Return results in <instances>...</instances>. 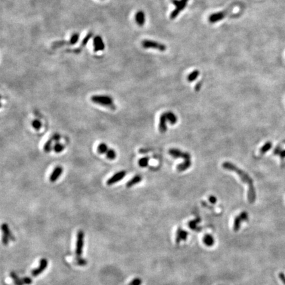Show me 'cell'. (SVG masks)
<instances>
[{"instance_id":"1","label":"cell","mask_w":285,"mask_h":285,"mask_svg":"<svg viewBox=\"0 0 285 285\" xmlns=\"http://www.w3.org/2000/svg\"><path fill=\"white\" fill-rule=\"evenodd\" d=\"M223 168L228 170L230 171H233L236 172V174L239 176L241 180L244 183H246L248 185V192H247V198H248V201L250 203H253L255 202L256 198V193L255 188L253 186V179L250 177L248 174H247L245 172H244L242 170L239 168L236 167L235 165L230 163L228 162H225L222 164Z\"/></svg>"},{"instance_id":"2","label":"cell","mask_w":285,"mask_h":285,"mask_svg":"<svg viewBox=\"0 0 285 285\" xmlns=\"http://www.w3.org/2000/svg\"><path fill=\"white\" fill-rule=\"evenodd\" d=\"M90 100L94 104H99L101 106L110 108H113V109L115 108L113 98L109 96H107V95H93L91 97Z\"/></svg>"},{"instance_id":"3","label":"cell","mask_w":285,"mask_h":285,"mask_svg":"<svg viewBox=\"0 0 285 285\" xmlns=\"http://www.w3.org/2000/svg\"><path fill=\"white\" fill-rule=\"evenodd\" d=\"M79 39V34L75 32L71 36V38L68 41H66V40H60V41H56L54 42L52 44V48H57L62 47L63 46H66V45H68V46H71V45H74L78 42V40Z\"/></svg>"},{"instance_id":"4","label":"cell","mask_w":285,"mask_h":285,"mask_svg":"<svg viewBox=\"0 0 285 285\" xmlns=\"http://www.w3.org/2000/svg\"><path fill=\"white\" fill-rule=\"evenodd\" d=\"M141 45L144 48L156 49L159 51H161V52H164V51L166 50V46L163 44L150 40H145L143 41H142Z\"/></svg>"},{"instance_id":"5","label":"cell","mask_w":285,"mask_h":285,"mask_svg":"<svg viewBox=\"0 0 285 285\" xmlns=\"http://www.w3.org/2000/svg\"><path fill=\"white\" fill-rule=\"evenodd\" d=\"M84 232L83 230H79L77 236L75 256L76 258H81V254L83 252V247L84 244Z\"/></svg>"},{"instance_id":"6","label":"cell","mask_w":285,"mask_h":285,"mask_svg":"<svg viewBox=\"0 0 285 285\" xmlns=\"http://www.w3.org/2000/svg\"><path fill=\"white\" fill-rule=\"evenodd\" d=\"M125 175H126V172L125 170H121L120 172H118L112 176V177L108 178V179L106 181V184L108 185H112L114 184H116V183L122 180L125 176Z\"/></svg>"},{"instance_id":"7","label":"cell","mask_w":285,"mask_h":285,"mask_svg":"<svg viewBox=\"0 0 285 285\" xmlns=\"http://www.w3.org/2000/svg\"><path fill=\"white\" fill-rule=\"evenodd\" d=\"M169 154L174 158L182 157L185 161H191V155L188 152H183L176 149H171L169 150Z\"/></svg>"},{"instance_id":"8","label":"cell","mask_w":285,"mask_h":285,"mask_svg":"<svg viewBox=\"0 0 285 285\" xmlns=\"http://www.w3.org/2000/svg\"><path fill=\"white\" fill-rule=\"evenodd\" d=\"M248 219V216H247V213L246 212H242L240 214V215L236 217L234 220V231H238L240 229L241 222L242 221H245Z\"/></svg>"},{"instance_id":"9","label":"cell","mask_w":285,"mask_h":285,"mask_svg":"<svg viewBox=\"0 0 285 285\" xmlns=\"http://www.w3.org/2000/svg\"><path fill=\"white\" fill-rule=\"evenodd\" d=\"M48 266V261L45 258H42L40 261V264L38 268L34 269L32 272L31 274L33 277L38 276L40 273H42L45 270L46 268Z\"/></svg>"},{"instance_id":"10","label":"cell","mask_w":285,"mask_h":285,"mask_svg":"<svg viewBox=\"0 0 285 285\" xmlns=\"http://www.w3.org/2000/svg\"><path fill=\"white\" fill-rule=\"evenodd\" d=\"M93 42L94 52H98V51H103L104 50L105 46L101 36L98 35L95 36Z\"/></svg>"},{"instance_id":"11","label":"cell","mask_w":285,"mask_h":285,"mask_svg":"<svg viewBox=\"0 0 285 285\" xmlns=\"http://www.w3.org/2000/svg\"><path fill=\"white\" fill-rule=\"evenodd\" d=\"M63 172V168L62 166H56V167L54 169L52 172L51 173L50 176V181L51 182H56L57 179L60 178L61 175L62 174Z\"/></svg>"},{"instance_id":"12","label":"cell","mask_w":285,"mask_h":285,"mask_svg":"<svg viewBox=\"0 0 285 285\" xmlns=\"http://www.w3.org/2000/svg\"><path fill=\"white\" fill-rule=\"evenodd\" d=\"M227 10L225 11H220L218 13H213V14L211 15L209 17V21L210 23H215L216 22H218L220 20L223 19L225 17V16L227 13Z\"/></svg>"},{"instance_id":"13","label":"cell","mask_w":285,"mask_h":285,"mask_svg":"<svg viewBox=\"0 0 285 285\" xmlns=\"http://www.w3.org/2000/svg\"><path fill=\"white\" fill-rule=\"evenodd\" d=\"M93 36V32L90 31V32H89V33H88L87 35V36L83 38L82 42H81V44L80 47L78 48H76V49L73 50V52L75 53V54H79V53L81 52V50H83V48L87 45V44L88 43V42L89 41V40H90L91 38H92Z\"/></svg>"},{"instance_id":"14","label":"cell","mask_w":285,"mask_h":285,"mask_svg":"<svg viewBox=\"0 0 285 285\" xmlns=\"http://www.w3.org/2000/svg\"><path fill=\"white\" fill-rule=\"evenodd\" d=\"M166 120H167V116L166 112L162 114L160 118V123H159V131L161 133H164L166 131Z\"/></svg>"},{"instance_id":"15","label":"cell","mask_w":285,"mask_h":285,"mask_svg":"<svg viewBox=\"0 0 285 285\" xmlns=\"http://www.w3.org/2000/svg\"><path fill=\"white\" fill-rule=\"evenodd\" d=\"M135 21H136L137 24L140 26H143L145 25V13L142 11H139L138 12L136 13L135 14Z\"/></svg>"},{"instance_id":"16","label":"cell","mask_w":285,"mask_h":285,"mask_svg":"<svg viewBox=\"0 0 285 285\" xmlns=\"http://www.w3.org/2000/svg\"><path fill=\"white\" fill-rule=\"evenodd\" d=\"M2 230L3 231V235H5L7 237H8L12 241L15 240L14 236L13 235V234L11 233V230H9V226H8V225H7V224H3V225H2Z\"/></svg>"},{"instance_id":"17","label":"cell","mask_w":285,"mask_h":285,"mask_svg":"<svg viewBox=\"0 0 285 285\" xmlns=\"http://www.w3.org/2000/svg\"><path fill=\"white\" fill-rule=\"evenodd\" d=\"M188 236V232L183 230L182 229H178L177 234H176V242L177 244H179L182 240H185Z\"/></svg>"},{"instance_id":"18","label":"cell","mask_w":285,"mask_h":285,"mask_svg":"<svg viewBox=\"0 0 285 285\" xmlns=\"http://www.w3.org/2000/svg\"><path fill=\"white\" fill-rule=\"evenodd\" d=\"M142 180V177L139 175H137L135 176L133 178H132L131 179H130L126 184V187L130 188L133 187L135 184H139V183L141 182Z\"/></svg>"},{"instance_id":"19","label":"cell","mask_w":285,"mask_h":285,"mask_svg":"<svg viewBox=\"0 0 285 285\" xmlns=\"http://www.w3.org/2000/svg\"><path fill=\"white\" fill-rule=\"evenodd\" d=\"M171 1L173 4L176 7V8L182 11L186 7L188 0H171Z\"/></svg>"},{"instance_id":"20","label":"cell","mask_w":285,"mask_h":285,"mask_svg":"<svg viewBox=\"0 0 285 285\" xmlns=\"http://www.w3.org/2000/svg\"><path fill=\"white\" fill-rule=\"evenodd\" d=\"M191 164V161H185L183 163L178 165L177 167H176V169H177L178 172H183L185 170H187L189 167H190Z\"/></svg>"},{"instance_id":"21","label":"cell","mask_w":285,"mask_h":285,"mask_svg":"<svg viewBox=\"0 0 285 285\" xmlns=\"http://www.w3.org/2000/svg\"><path fill=\"white\" fill-rule=\"evenodd\" d=\"M108 150H109V148H108L107 145L104 143V142H101L97 147V152L99 154L106 155Z\"/></svg>"},{"instance_id":"22","label":"cell","mask_w":285,"mask_h":285,"mask_svg":"<svg viewBox=\"0 0 285 285\" xmlns=\"http://www.w3.org/2000/svg\"><path fill=\"white\" fill-rule=\"evenodd\" d=\"M203 242L207 246L211 247L214 245L215 243V240H214L213 237L210 234H207L203 238Z\"/></svg>"},{"instance_id":"23","label":"cell","mask_w":285,"mask_h":285,"mask_svg":"<svg viewBox=\"0 0 285 285\" xmlns=\"http://www.w3.org/2000/svg\"><path fill=\"white\" fill-rule=\"evenodd\" d=\"M166 116H167V120L169 121L170 123L171 124H175L177 122V117L174 114H173L171 112H166Z\"/></svg>"},{"instance_id":"24","label":"cell","mask_w":285,"mask_h":285,"mask_svg":"<svg viewBox=\"0 0 285 285\" xmlns=\"http://www.w3.org/2000/svg\"><path fill=\"white\" fill-rule=\"evenodd\" d=\"M10 276H11V277L13 279V281H14V283L16 285H23L24 284L23 280H22V279H20V278L17 276V274L15 273L11 272V273H10Z\"/></svg>"},{"instance_id":"25","label":"cell","mask_w":285,"mask_h":285,"mask_svg":"<svg viewBox=\"0 0 285 285\" xmlns=\"http://www.w3.org/2000/svg\"><path fill=\"white\" fill-rule=\"evenodd\" d=\"M53 139H51L48 140L46 143L44 145V151L46 152H50L52 149H53L52 147V142H53Z\"/></svg>"},{"instance_id":"26","label":"cell","mask_w":285,"mask_h":285,"mask_svg":"<svg viewBox=\"0 0 285 285\" xmlns=\"http://www.w3.org/2000/svg\"><path fill=\"white\" fill-rule=\"evenodd\" d=\"M106 156V157L108 159H109V160H111V161H114L115 160V159H116V152H115L114 150H113V149H109V150L108 151V152H106V154L105 155Z\"/></svg>"},{"instance_id":"27","label":"cell","mask_w":285,"mask_h":285,"mask_svg":"<svg viewBox=\"0 0 285 285\" xmlns=\"http://www.w3.org/2000/svg\"><path fill=\"white\" fill-rule=\"evenodd\" d=\"M199 75V71L198 70H195L190 73L188 76V81L189 82H192L195 81Z\"/></svg>"},{"instance_id":"28","label":"cell","mask_w":285,"mask_h":285,"mask_svg":"<svg viewBox=\"0 0 285 285\" xmlns=\"http://www.w3.org/2000/svg\"><path fill=\"white\" fill-rule=\"evenodd\" d=\"M271 147H272V143H271V142H267L265 144V145L263 146L262 148L261 149L260 152L261 154H265L266 152L270 150Z\"/></svg>"},{"instance_id":"29","label":"cell","mask_w":285,"mask_h":285,"mask_svg":"<svg viewBox=\"0 0 285 285\" xmlns=\"http://www.w3.org/2000/svg\"><path fill=\"white\" fill-rule=\"evenodd\" d=\"M149 161V157H143V158H141V159H139V161L138 163H139V165L140 167L145 168V167H147V166H148Z\"/></svg>"},{"instance_id":"30","label":"cell","mask_w":285,"mask_h":285,"mask_svg":"<svg viewBox=\"0 0 285 285\" xmlns=\"http://www.w3.org/2000/svg\"><path fill=\"white\" fill-rule=\"evenodd\" d=\"M53 150L57 153H60V152H62L64 150V146L62 144L57 142L53 146Z\"/></svg>"},{"instance_id":"31","label":"cell","mask_w":285,"mask_h":285,"mask_svg":"<svg viewBox=\"0 0 285 285\" xmlns=\"http://www.w3.org/2000/svg\"><path fill=\"white\" fill-rule=\"evenodd\" d=\"M32 126L36 130H39L42 127V123L38 120H34L32 121Z\"/></svg>"},{"instance_id":"32","label":"cell","mask_w":285,"mask_h":285,"mask_svg":"<svg viewBox=\"0 0 285 285\" xmlns=\"http://www.w3.org/2000/svg\"><path fill=\"white\" fill-rule=\"evenodd\" d=\"M199 221H200V219L198 218L195 220H192V221L189 222V228H192V230H195L197 228V227H198L197 225H198V224L199 222Z\"/></svg>"},{"instance_id":"33","label":"cell","mask_w":285,"mask_h":285,"mask_svg":"<svg viewBox=\"0 0 285 285\" xmlns=\"http://www.w3.org/2000/svg\"><path fill=\"white\" fill-rule=\"evenodd\" d=\"M75 263L79 266H84L86 265L87 263V261L86 259L83 258H75Z\"/></svg>"},{"instance_id":"34","label":"cell","mask_w":285,"mask_h":285,"mask_svg":"<svg viewBox=\"0 0 285 285\" xmlns=\"http://www.w3.org/2000/svg\"><path fill=\"white\" fill-rule=\"evenodd\" d=\"M181 12L180 10H179L178 9L176 8L174 11H173L171 14H170V19H174L175 18L177 17V16L179 15V13Z\"/></svg>"},{"instance_id":"35","label":"cell","mask_w":285,"mask_h":285,"mask_svg":"<svg viewBox=\"0 0 285 285\" xmlns=\"http://www.w3.org/2000/svg\"><path fill=\"white\" fill-rule=\"evenodd\" d=\"M142 283V280L139 278H136L133 279L128 285H141Z\"/></svg>"},{"instance_id":"36","label":"cell","mask_w":285,"mask_h":285,"mask_svg":"<svg viewBox=\"0 0 285 285\" xmlns=\"http://www.w3.org/2000/svg\"><path fill=\"white\" fill-rule=\"evenodd\" d=\"M274 153L279 154L281 158L285 157V151H280L279 148H277L275 151H274Z\"/></svg>"},{"instance_id":"37","label":"cell","mask_w":285,"mask_h":285,"mask_svg":"<svg viewBox=\"0 0 285 285\" xmlns=\"http://www.w3.org/2000/svg\"><path fill=\"white\" fill-rule=\"evenodd\" d=\"M22 280L24 284H30L32 283V280L30 279V277H23L22 278Z\"/></svg>"},{"instance_id":"38","label":"cell","mask_w":285,"mask_h":285,"mask_svg":"<svg viewBox=\"0 0 285 285\" xmlns=\"http://www.w3.org/2000/svg\"><path fill=\"white\" fill-rule=\"evenodd\" d=\"M209 200L210 202H211V203H213V204H215V203H216V198L213 195L210 196L209 198Z\"/></svg>"},{"instance_id":"39","label":"cell","mask_w":285,"mask_h":285,"mask_svg":"<svg viewBox=\"0 0 285 285\" xmlns=\"http://www.w3.org/2000/svg\"><path fill=\"white\" fill-rule=\"evenodd\" d=\"M201 86H202V82L198 83L195 85V90L198 92V91H199V90L201 89Z\"/></svg>"},{"instance_id":"40","label":"cell","mask_w":285,"mask_h":285,"mask_svg":"<svg viewBox=\"0 0 285 285\" xmlns=\"http://www.w3.org/2000/svg\"><path fill=\"white\" fill-rule=\"evenodd\" d=\"M279 278L280 279V280H282V282L284 283V284L285 285V274L283 273H280Z\"/></svg>"}]
</instances>
